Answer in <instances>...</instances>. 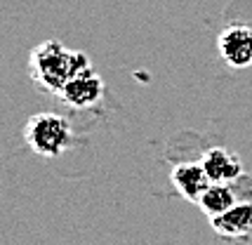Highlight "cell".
Masks as SVG:
<instances>
[{"instance_id":"6da1fadb","label":"cell","mask_w":252,"mask_h":245,"mask_svg":"<svg viewBox=\"0 0 252 245\" xmlns=\"http://www.w3.org/2000/svg\"><path fill=\"white\" fill-rule=\"evenodd\" d=\"M90 57L85 52H73L59 43L57 38L43 40L40 45H35L29 57V68H31L33 80L45 90L59 94L62 88L66 85V80L71 78L76 71L90 66Z\"/></svg>"},{"instance_id":"7a4b0ae2","label":"cell","mask_w":252,"mask_h":245,"mask_svg":"<svg viewBox=\"0 0 252 245\" xmlns=\"http://www.w3.org/2000/svg\"><path fill=\"white\" fill-rule=\"evenodd\" d=\"M73 139L71 122L59 113H33L24 125V142L31 146L33 153L45 158L62 156Z\"/></svg>"},{"instance_id":"3957f363","label":"cell","mask_w":252,"mask_h":245,"mask_svg":"<svg viewBox=\"0 0 252 245\" xmlns=\"http://www.w3.org/2000/svg\"><path fill=\"white\" fill-rule=\"evenodd\" d=\"M101 97H104V80L99 78L92 64L76 71L59 92V99L73 109H90V106L99 104Z\"/></svg>"},{"instance_id":"277c9868","label":"cell","mask_w":252,"mask_h":245,"mask_svg":"<svg viewBox=\"0 0 252 245\" xmlns=\"http://www.w3.org/2000/svg\"><path fill=\"white\" fill-rule=\"evenodd\" d=\"M221 59L231 68H250L252 66V26L233 24L226 26L217 38Z\"/></svg>"},{"instance_id":"5b68a950","label":"cell","mask_w":252,"mask_h":245,"mask_svg":"<svg viewBox=\"0 0 252 245\" xmlns=\"http://www.w3.org/2000/svg\"><path fill=\"white\" fill-rule=\"evenodd\" d=\"M210 226L224 241H248L252 236V201H238L224 214L212 217Z\"/></svg>"},{"instance_id":"8992f818","label":"cell","mask_w":252,"mask_h":245,"mask_svg":"<svg viewBox=\"0 0 252 245\" xmlns=\"http://www.w3.org/2000/svg\"><path fill=\"white\" fill-rule=\"evenodd\" d=\"M170 182H172V186L177 189V193L191 203L200 201V196L212 184L208 179V175H205V167H203L200 160L198 163H177L170 170Z\"/></svg>"},{"instance_id":"52a82bcc","label":"cell","mask_w":252,"mask_h":245,"mask_svg":"<svg viewBox=\"0 0 252 245\" xmlns=\"http://www.w3.org/2000/svg\"><path fill=\"white\" fill-rule=\"evenodd\" d=\"M205 167V175L212 184H233L236 179L243 177V163L229 149H210L200 158Z\"/></svg>"},{"instance_id":"ba28073f","label":"cell","mask_w":252,"mask_h":245,"mask_svg":"<svg viewBox=\"0 0 252 245\" xmlns=\"http://www.w3.org/2000/svg\"><path fill=\"white\" fill-rule=\"evenodd\" d=\"M238 203L236 198V191H233V184H210L208 191L200 196V201H198V208L200 212L212 219V217H220L224 212L233 208Z\"/></svg>"}]
</instances>
